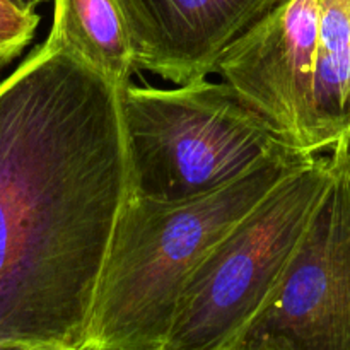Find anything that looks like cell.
<instances>
[{
	"instance_id": "1",
	"label": "cell",
	"mask_w": 350,
	"mask_h": 350,
	"mask_svg": "<svg viewBox=\"0 0 350 350\" xmlns=\"http://www.w3.org/2000/svg\"><path fill=\"white\" fill-rule=\"evenodd\" d=\"M129 197L120 88L46 38L0 81V349L84 350Z\"/></svg>"
},
{
	"instance_id": "4",
	"label": "cell",
	"mask_w": 350,
	"mask_h": 350,
	"mask_svg": "<svg viewBox=\"0 0 350 350\" xmlns=\"http://www.w3.org/2000/svg\"><path fill=\"white\" fill-rule=\"evenodd\" d=\"M330 176L313 156L287 173L198 263L166 350H231L279 284Z\"/></svg>"
},
{
	"instance_id": "13",
	"label": "cell",
	"mask_w": 350,
	"mask_h": 350,
	"mask_svg": "<svg viewBox=\"0 0 350 350\" xmlns=\"http://www.w3.org/2000/svg\"><path fill=\"white\" fill-rule=\"evenodd\" d=\"M12 2H14V3H17V0H12ZM17 5H19V3H17ZM19 7H21V5H19Z\"/></svg>"
},
{
	"instance_id": "10",
	"label": "cell",
	"mask_w": 350,
	"mask_h": 350,
	"mask_svg": "<svg viewBox=\"0 0 350 350\" xmlns=\"http://www.w3.org/2000/svg\"><path fill=\"white\" fill-rule=\"evenodd\" d=\"M40 16L12 0H0V68L19 57L33 41Z\"/></svg>"
},
{
	"instance_id": "7",
	"label": "cell",
	"mask_w": 350,
	"mask_h": 350,
	"mask_svg": "<svg viewBox=\"0 0 350 350\" xmlns=\"http://www.w3.org/2000/svg\"><path fill=\"white\" fill-rule=\"evenodd\" d=\"M284 0H118L137 70L178 85L214 74L221 55Z\"/></svg>"
},
{
	"instance_id": "3",
	"label": "cell",
	"mask_w": 350,
	"mask_h": 350,
	"mask_svg": "<svg viewBox=\"0 0 350 350\" xmlns=\"http://www.w3.org/2000/svg\"><path fill=\"white\" fill-rule=\"evenodd\" d=\"M130 193L159 202L202 197L270 157H310L280 139L226 81L120 88Z\"/></svg>"
},
{
	"instance_id": "6",
	"label": "cell",
	"mask_w": 350,
	"mask_h": 350,
	"mask_svg": "<svg viewBox=\"0 0 350 350\" xmlns=\"http://www.w3.org/2000/svg\"><path fill=\"white\" fill-rule=\"evenodd\" d=\"M318 34L320 0H284L238 38L215 67L280 139L304 154Z\"/></svg>"
},
{
	"instance_id": "8",
	"label": "cell",
	"mask_w": 350,
	"mask_h": 350,
	"mask_svg": "<svg viewBox=\"0 0 350 350\" xmlns=\"http://www.w3.org/2000/svg\"><path fill=\"white\" fill-rule=\"evenodd\" d=\"M350 135V0H320V34L306 152L332 150Z\"/></svg>"
},
{
	"instance_id": "12",
	"label": "cell",
	"mask_w": 350,
	"mask_h": 350,
	"mask_svg": "<svg viewBox=\"0 0 350 350\" xmlns=\"http://www.w3.org/2000/svg\"><path fill=\"white\" fill-rule=\"evenodd\" d=\"M43 2H46V0H17V3H19V5L26 10H34L38 5H40V3H43Z\"/></svg>"
},
{
	"instance_id": "9",
	"label": "cell",
	"mask_w": 350,
	"mask_h": 350,
	"mask_svg": "<svg viewBox=\"0 0 350 350\" xmlns=\"http://www.w3.org/2000/svg\"><path fill=\"white\" fill-rule=\"evenodd\" d=\"M48 40L123 88L137 70L129 26L118 0H53Z\"/></svg>"
},
{
	"instance_id": "11",
	"label": "cell",
	"mask_w": 350,
	"mask_h": 350,
	"mask_svg": "<svg viewBox=\"0 0 350 350\" xmlns=\"http://www.w3.org/2000/svg\"><path fill=\"white\" fill-rule=\"evenodd\" d=\"M335 147H338V149L342 150V154L345 156V161H347V164L350 167V135L345 137L344 140H340V142H338Z\"/></svg>"
},
{
	"instance_id": "5",
	"label": "cell",
	"mask_w": 350,
	"mask_h": 350,
	"mask_svg": "<svg viewBox=\"0 0 350 350\" xmlns=\"http://www.w3.org/2000/svg\"><path fill=\"white\" fill-rule=\"evenodd\" d=\"M231 350H350V167L338 147L279 284Z\"/></svg>"
},
{
	"instance_id": "2",
	"label": "cell",
	"mask_w": 350,
	"mask_h": 350,
	"mask_svg": "<svg viewBox=\"0 0 350 350\" xmlns=\"http://www.w3.org/2000/svg\"><path fill=\"white\" fill-rule=\"evenodd\" d=\"M310 157H270L202 197L130 193L99 279L84 350H166L185 286L212 246Z\"/></svg>"
}]
</instances>
